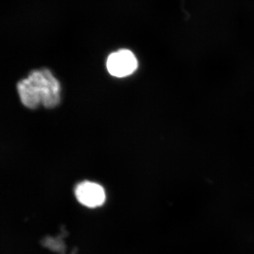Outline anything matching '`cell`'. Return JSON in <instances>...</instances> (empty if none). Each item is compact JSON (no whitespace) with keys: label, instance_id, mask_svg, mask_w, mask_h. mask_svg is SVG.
Wrapping results in <instances>:
<instances>
[{"label":"cell","instance_id":"1","mask_svg":"<svg viewBox=\"0 0 254 254\" xmlns=\"http://www.w3.org/2000/svg\"><path fill=\"white\" fill-rule=\"evenodd\" d=\"M17 89L21 103L30 109L40 105L54 108L61 100L60 82L48 68L32 71L27 78L18 82Z\"/></svg>","mask_w":254,"mask_h":254},{"label":"cell","instance_id":"2","mask_svg":"<svg viewBox=\"0 0 254 254\" xmlns=\"http://www.w3.org/2000/svg\"><path fill=\"white\" fill-rule=\"evenodd\" d=\"M138 61L130 50L123 49L112 53L107 60L108 72L115 77H125L136 71Z\"/></svg>","mask_w":254,"mask_h":254},{"label":"cell","instance_id":"3","mask_svg":"<svg viewBox=\"0 0 254 254\" xmlns=\"http://www.w3.org/2000/svg\"><path fill=\"white\" fill-rule=\"evenodd\" d=\"M75 193L78 201L89 208L100 206L105 200L103 187L94 182H82L76 187Z\"/></svg>","mask_w":254,"mask_h":254}]
</instances>
